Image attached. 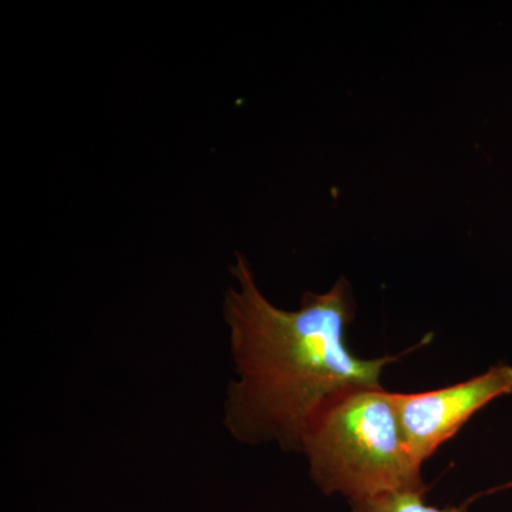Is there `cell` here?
<instances>
[{
    "instance_id": "obj_2",
    "label": "cell",
    "mask_w": 512,
    "mask_h": 512,
    "mask_svg": "<svg viewBox=\"0 0 512 512\" xmlns=\"http://www.w3.org/2000/svg\"><path fill=\"white\" fill-rule=\"evenodd\" d=\"M301 454L316 487L349 504L427 491L404 440L394 393L383 386H350L329 397L306 426Z\"/></svg>"
},
{
    "instance_id": "obj_3",
    "label": "cell",
    "mask_w": 512,
    "mask_h": 512,
    "mask_svg": "<svg viewBox=\"0 0 512 512\" xmlns=\"http://www.w3.org/2000/svg\"><path fill=\"white\" fill-rule=\"evenodd\" d=\"M508 394H512V365L504 362L441 389L394 393L404 440L417 466L423 467L474 414Z\"/></svg>"
},
{
    "instance_id": "obj_1",
    "label": "cell",
    "mask_w": 512,
    "mask_h": 512,
    "mask_svg": "<svg viewBox=\"0 0 512 512\" xmlns=\"http://www.w3.org/2000/svg\"><path fill=\"white\" fill-rule=\"evenodd\" d=\"M231 274L237 286L225 293L222 311L235 379L225 394V430L247 446L301 454L306 426L329 397L350 386H383L384 367L400 356L363 359L350 350L356 301L345 276L285 311L259 289L244 256Z\"/></svg>"
},
{
    "instance_id": "obj_4",
    "label": "cell",
    "mask_w": 512,
    "mask_h": 512,
    "mask_svg": "<svg viewBox=\"0 0 512 512\" xmlns=\"http://www.w3.org/2000/svg\"><path fill=\"white\" fill-rule=\"evenodd\" d=\"M427 491H403V493H393L380 495V497L370 498V500L360 501V503L350 504L349 512H470V504L476 498H470L466 503L456 505V507H436L426 503Z\"/></svg>"
}]
</instances>
